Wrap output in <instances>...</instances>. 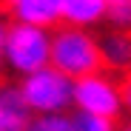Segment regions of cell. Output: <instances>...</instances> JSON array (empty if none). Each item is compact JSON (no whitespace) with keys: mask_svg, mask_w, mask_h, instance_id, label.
<instances>
[{"mask_svg":"<svg viewBox=\"0 0 131 131\" xmlns=\"http://www.w3.org/2000/svg\"><path fill=\"white\" fill-rule=\"evenodd\" d=\"M108 6H120V3H131V0H105Z\"/></svg>","mask_w":131,"mask_h":131,"instance_id":"obj_14","label":"cell"},{"mask_svg":"<svg viewBox=\"0 0 131 131\" xmlns=\"http://www.w3.org/2000/svg\"><path fill=\"white\" fill-rule=\"evenodd\" d=\"M71 111L120 120V114H123V83H120V77L103 69V71H94L89 77L74 80V108Z\"/></svg>","mask_w":131,"mask_h":131,"instance_id":"obj_4","label":"cell"},{"mask_svg":"<svg viewBox=\"0 0 131 131\" xmlns=\"http://www.w3.org/2000/svg\"><path fill=\"white\" fill-rule=\"evenodd\" d=\"M63 0H0V17L6 23H26L40 29L60 26Z\"/></svg>","mask_w":131,"mask_h":131,"instance_id":"obj_5","label":"cell"},{"mask_svg":"<svg viewBox=\"0 0 131 131\" xmlns=\"http://www.w3.org/2000/svg\"><path fill=\"white\" fill-rule=\"evenodd\" d=\"M26 108L34 114H71L74 108V80L46 66L34 74L14 80Z\"/></svg>","mask_w":131,"mask_h":131,"instance_id":"obj_3","label":"cell"},{"mask_svg":"<svg viewBox=\"0 0 131 131\" xmlns=\"http://www.w3.org/2000/svg\"><path fill=\"white\" fill-rule=\"evenodd\" d=\"M105 14H108V3L105 0H63L60 26L94 31L97 26L105 23Z\"/></svg>","mask_w":131,"mask_h":131,"instance_id":"obj_7","label":"cell"},{"mask_svg":"<svg viewBox=\"0 0 131 131\" xmlns=\"http://www.w3.org/2000/svg\"><path fill=\"white\" fill-rule=\"evenodd\" d=\"M100 40V60L103 69L117 77L131 74V31L108 29L105 34H97Z\"/></svg>","mask_w":131,"mask_h":131,"instance_id":"obj_6","label":"cell"},{"mask_svg":"<svg viewBox=\"0 0 131 131\" xmlns=\"http://www.w3.org/2000/svg\"><path fill=\"white\" fill-rule=\"evenodd\" d=\"M105 26H108V29H123V31H131V3L108 6Z\"/></svg>","mask_w":131,"mask_h":131,"instance_id":"obj_11","label":"cell"},{"mask_svg":"<svg viewBox=\"0 0 131 131\" xmlns=\"http://www.w3.org/2000/svg\"><path fill=\"white\" fill-rule=\"evenodd\" d=\"M3 34H6V20L0 17V77H3Z\"/></svg>","mask_w":131,"mask_h":131,"instance_id":"obj_13","label":"cell"},{"mask_svg":"<svg viewBox=\"0 0 131 131\" xmlns=\"http://www.w3.org/2000/svg\"><path fill=\"white\" fill-rule=\"evenodd\" d=\"M71 128L74 131H120L117 120L108 117H97V114H83V111H71Z\"/></svg>","mask_w":131,"mask_h":131,"instance_id":"obj_9","label":"cell"},{"mask_svg":"<svg viewBox=\"0 0 131 131\" xmlns=\"http://www.w3.org/2000/svg\"><path fill=\"white\" fill-rule=\"evenodd\" d=\"M23 131H74L69 114H34Z\"/></svg>","mask_w":131,"mask_h":131,"instance_id":"obj_10","label":"cell"},{"mask_svg":"<svg viewBox=\"0 0 131 131\" xmlns=\"http://www.w3.org/2000/svg\"><path fill=\"white\" fill-rule=\"evenodd\" d=\"M29 120H31V111L20 97L17 83L0 80V131H23Z\"/></svg>","mask_w":131,"mask_h":131,"instance_id":"obj_8","label":"cell"},{"mask_svg":"<svg viewBox=\"0 0 131 131\" xmlns=\"http://www.w3.org/2000/svg\"><path fill=\"white\" fill-rule=\"evenodd\" d=\"M123 83V114H131V74L120 77Z\"/></svg>","mask_w":131,"mask_h":131,"instance_id":"obj_12","label":"cell"},{"mask_svg":"<svg viewBox=\"0 0 131 131\" xmlns=\"http://www.w3.org/2000/svg\"><path fill=\"white\" fill-rule=\"evenodd\" d=\"M49 54H51V29L26 26V23H6L3 71H9L14 80L46 69Z\"/></svg>","mask_w":131,"mask_h":131,"instance_id":"obj_2","label":"cell"},{"mask_svg":"<svg viewBox=\"0 0 131 131\" xmlns=\"http://www.w3.org/2000/svg\"><path fill=\"white\" fill-rule=\"evenodd\" d=\"M49 66L66 74L69 80L89 77L94 71H103L100 60V40L94 31L71 29V26H57L51 29V54Z\"/></svg>","mask_w":131,"mask_h":131,"instance_id":"obj_1","label":"cell"}]
</instances>
